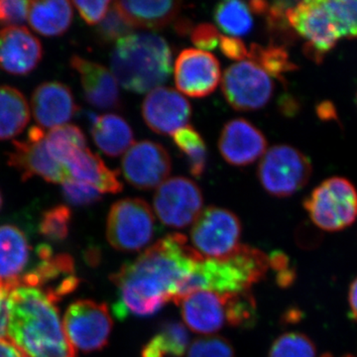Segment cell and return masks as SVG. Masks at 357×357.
Listing matches in <instances>:
<instances>
[{
    "label": "cell",
    "mask_w": 357,
    "mask_h": 357,
    "mask_svg": "<svg viewBox=\"0 0 357 357\" xmlns=\"http://www.w3.org/2000/svg\"><path fill=\"white\" fill-rule=\"evenodd\" d=\"M203 258L183 234L160 239L110 277L119 296L115 317H149L169 302L177 304L195 266Z\"/></svg>",
    "instance_id": "cell-1"
},
{
    "label": "cell",
    "mask_w": 357,
    "mask_h": 357,
    "mask_svg": "<svg viewBox=\"0 0 357 357\" xmlns=\"http://www.w3.org/2000/svg\"><path fill=\"white\" fill-rule=\"evenodd\" d=\"M7 337L22 357H76L66 335L57 302L37 288L9 294Z\"/></svg>",
    "instance_id": "cell-2"
},
{
    "label": "cell",
    "mask_w": 357,
    "mask_h": 357,
    "mask_svg": "<svg viewBox=\"0 0 357 357\" xmlns=\"http://www.w3.org/2000/svg\"><path fill=\"white\" fill-rule=\"evenodd\" d=\"M110 68L122 88L136 93H150L170 77L172 52L159 35L130 34L115 44Z\"/></svg>",
    "instance_id": "cell-3"
},
{
    "label": "cell",
    "mask_w": 357,
    "mask_h": 357,
    "mask_svg": "<svg viewBox=\"0 0 357 357\" xmlns=\"http://www.w3.org/2000/svg\"><path fill=\"white\" fill-rule=\"evenodd\" d=\"M269 269V256L259 249L241 244L234 253L225 257L199 260L183 289L181 299L197 291L217 293L249 291L253 284L266 276Z\"/></svg>",
    "instance_id": "cell-4"
},
{
    "label": "cell",
    "mask_w": 357,
    "mask_h": 357,
    "mask_svg": "<svg viewBox=\"0 0 357 357\" xmlns=\"http://www.w3.org/2000/svg\"><path fill=\"white\" fill-rule=\"evenodd\" d=\"M185 325L192 332L211 335L225 326L248 328L255 326L257 307L249 291L217 293L197 291L178 301Z\"/></svg>",
    "instance_id": "cell-5"
},
{
    "label": "cell",
    "mask_w": 357,
    "mask_h": 357,
    "mask_svg": "<svg viewBox=\"0 0 357 357\" xmlns=\"http://www.w3.org/2000/svg\"><path fill=\"white\" fill-rule=\"evenodd\" d=\"M46 144L56 161L67 169L70 178L95 187L102 194H117L123 185L116 171L110 170L98 154L86 147L82 129L65 124L46 133Z\"/></svg>",
    "instance_id": "cell-6"
},
{
    "label": "cell",
    "mask_w": 357,
    "mask_h": 357,
    "mask_svg": "<svg viewBox=\"0 0 357 357\" xmlns=\"http://www.w3.org/2000/svg\"><path fill=\"white\" fill-rule=\"evenodd\" d=\"M312 222L326 231H340L356 222L357 191L344 178L324 181L304 201Z\"/></svg>",
    "instance_id": "cell-7"
},
{
    "label": "cell",
    "mask_w": 357,
    "mask_h": 357,
    "mask_svg": "<svg viewBox=\"0 0 357 357\" xmlns=\"http://www.w3.org/2000/svg\"><path fill=\"white\" fill-rule=\"evenodd\" d=\"M312 166L306 155L289 145H275L262 157L257 176L263 189L276 198H287L305 187Z\"/></svg>",
    "instance_id": "cell-8"
},
{
    "label": "cell",
    "mask_w": 357,
    "mask_h": 357,
    "mask_svg": "<svg viewBox=\"0 0 357 357\" xmlns=\"http://www.w3.org/2000/svg\"><path fill=\"white\" fill-rule=\"evenodd\" d=\"M155 234L153 211L144 199L126 198L112 204L107 217V237L122 252H138Z\"/></svg>",
    "instance_id": "cell-9"
},
{
    "label": "cell",
    "mask_w": 357,
    "mask_h": 357,
    "mask_svg": "<svg viewBox=\"0 0 357 357\" xmlns=\"http://www.w3.org/2000/svg\"><path fill=\"white\" fill-rule=\"evenodd\" d=\"M288 22L294 33L306 41L305 55L314 62H323L340 40L325 0L297 2L289 10Z\"/></svg>",
    "instance_id": "cell-10"
},
{
    "label": "cell",
    "mask_w": 357,
    "mask_h": 357,
    "mask_svg": "<svg viewBox=\"0 0 357 357\" xmlns=\"http://www.w3.org/2000/svg\"><path fill=\"white\" fill-rule=\"evenodd\" d=\"M243 227L236 213L210 206L202 211L191 230L192 248L204 258H222L241 246Z\"/></svg>",
    "instance_id": "cell-11"
},
{
    "label": "cell",
    "mask_w": 357,
    "mask_h": 357,
    "mask_svg": "<svg viewBox=\"0 0 357 357\" xmlns=\"http://www.w3.org/2000/svg\"><path fill=\"white\" fill-rule=\"evenodd\" d=\"M63 325L75 349L91 352L107 344L114 323L105 303L79 300L68 307Z\"/></svg>",
    "instance_id": "cell-12"
},
{
    "label": "cell",
    "mask_w": 357,
    "mask_h": 357,
    "mask_svg": "<svg viewBox=\"0 0 357 357\" xmlns=\"http://www.w3.org/2000/svg\"><path fill=\"white\" fill-rule=\"evenodd\" d=\"M222 89L232 109L249 112L266 107L273 96L274 84L257 65L243 61L225 70Z\"/></svg>",
    "instance_id": "cell-13"
},
{
    "label": "cell",
    "mask_w": 357,
    "mask_h": 357,
    "mask_svg": "<svg viewBox=\"0 0 357 357\" xmlns=\"http://www.w3.org/2000/svg\"><path fill=\"white\" fill-rule=\"evenodd\" d=\"M203 206L202 190L185 177L167 178L154 195L155 213L160 222L172 229H184L196 222Z\"/></svg>",
    "instance_id": "cell-14"
},
{
    "label": "cell",
    "mask_w": 357,
    "mask_h": 357,
    "mask_svg": "<svg viewBox=\"0 0 357 357\" xmlns=\"http://www.w3.org/2000/svg\"><path fill=\"white\" fill-rule=\"evenodd\" d=\"M8 165L16 169L23 182L34 176L54 184H63L70 178L67 169L52 157L47 148L46 133L39 126L30 128L25 140L13 141Z\"/></svg>",
    "instance_id": "cell-15"
},
{
    "label": "cell",
    "mask_w": 357,
    "mask_h": 357,
    "mask_svg": "<svg viewBox=\"0 0 357 357\" xmlns=\"http://www.w3.org/2000/svg\"><path fill=\"white\" fill-rule=\"evenodd\" d=\"M172 170L168 151L159 143L143 140L134 143L124 154L121 171L128 184L136 189H155L163 184Z\"/></svg>",
    "instance_id": "cell-16"
},
{
    "label": "cell",
    "mask_w": 357,
    "mask_h": 357,
    "mask_svg": "<svg viewBox=\"0 0 357 357\" xmlns=\"http://www.w3.org/2000/svg\"><path fill=\"white\" fill-rule=\"evenodd\" d=\"M174 77L181 93L190 98H203L217 89L222 70L217 57L210 52L185 49L176 60Z\"/></svg>",
    "instance_id": "cell-17"
},
{
    "label": "cell",
    "mask_w": 357,
    "mask_h": 357,
    "mask_svg": "<svg viewBox=\"0 0 357 357\" xmlns=\"http://www.w3.org/2000/svg\"><path fill=\"white\" fill-rule=\"evenodd\" d=\"M142 116L153 132L173 135L189 123L192 105L175 89L160 86L150 91L143 100Z\"/></svg>",
    "instance_id": "cell-18"
},
{
    "label": "cell",
    "mask_w": 357,
    "mask_h": 357,
    "mask_svg": "<svg viewBox=\"0 0 357 357\" xmlns=\"http://www.w3.org/2000/svg\"><path fill=\"white\" fill-rule=\"evenodd\" d=\"M33 248L24 232L13 225H0V290L10 294L22 286L34 267Z\"/></svg>",
    "instance_id": "cell-19"
},
{
    "label": "cell",
    "mask_w": 357,
    "mask_h": 357,
    "mask_svg": "<svg viewBox=\"0 0 357 357\" xmlns=\"http://www.w3.org/2000/svg\"><path fill=\"white\" fill-rule=\"evenodd\" d=\"M266 149L264 134L244 119L227 122L218 138L220 153L232 166L251 165L264 156Z\"/></svg>",
    "instance_id": "cell-20"
},
{
    "label": "cell",
    "mask_w": 357,
    "mask_h": 357,
    "mask_svg": "<svg viewBox=\"0 0 357 357\" xmlns=\"http://www.w3.org/2000/svg\"><path fill=\"white\" fill-rule=\"evenodd\" d=\"M43 57L41 42L23 26L0 30V68L9 74L25 76Z\"/></svg>",
    "instance_id": "cell-21"
},
{
    "label": "cell",
    "mask_w": 357,
    "mask_h": 357,
    "mask_svg": "<svg viewBox=\"0 0 357 357\" xmlns=\"http://www.w3.org/2000/svg\"><path fill=\"white\" fill-rule=\"evenodd\" d=\"M31 109L39 128L51 130L68 124L79 107L69 86L60 82H47L33 91Z\"/></svg>",
    "instance_id": "cell-22"
},
{
    "label": "cell",
    "mask_w": 357,
    "mask_h": 357,
    "mask_svg": "<svg viewBox=\"0 0 357 357\" xmlns=\"http://www.w3.org/2000/svg\"><path fill=\"white\" fill-rule=\"evenodd\" d=\"M70 63L81 77L84 98L89 105L102 110L121 109L119 84L107 68L79 56H73Z\"/></svg>",
    "instance_id": "cell-23"
},
{
    "label": "cell",
    "mask_w": 357,
    "mask_h": 357,
    "mask_svg": "<svg viewBox=\"0 0 357 357\" xmlns=\"http://www.w3.org/2000/svg\"><path fill=\"white\" fill-rule=\"evenodd\" d=\"M114 3L133 29H162L173 22L182 9L180 1L169 0H126Z\"/></svg>",
    "instance_id": "cell-24"
},
{
    "label": "cell",
    "mask_w": 357,
    "mask_h": 357,
    "mask_svg": "<svg viewBox=\"0 0 357 357\" xmlns=\"http://www.w3.org/2000/svg\"><path fill=\"white\" fill-rule=\"evenodd\" d=\"M91 136L98 149L109 157L121 156L134 144L132 128L123 117L114 114L96 116L91 122Z\"/></svg>",
    "instance_id": "cell-25"
},
{
    "label": "cell",
    "mask_w": 357,
    "mask_h": 357,
    "mask_svg": "<svg viewBox=\"0 0 357 357\" xmlns=\"http://www.w3.org/2000/svg\"><path fill=\"white\" fill-rule=\"evenodd\" d=\"M72 2L66 0L30 1L28 22L35 32L43 36H60L72 24Z\"/></svg>",
    "instance_id": "cell-26"
},
{
    "label": "cell",
    "mask_w": 357,
    "mask_h": 357,
    "mask_svg": "<svg viewBox=\"0 0 357 357\" xmlns=\"http://www.w3.org/2000/svg\"><path fill=\"white\" fill-rule=\"evenodd\" d=\"M30 121L25 96L13 86H0V140L20 135Z\"/></svg>",
    "instance_id": "cell-27"
},
{
    "label": "cell",
    "mask_w": 357,
    "mask_h": 357,
    "mask_svg": "<svg viewBox=\"0 0 357 357\" xmlns=\"http://www.w3.org/2000/svg\"><path fill=\"white\" fill-rule=\"evenodd\" d=\"M189 333L178 321H167L144 345L142 357H182L189 349Z\"/></svg>",
    "instance_id": "cell-28"
},
{
    "label": "cell",
    "mask_w": 357,
    "mask_h": 357,
    "mask_svg": "<svg viewBox=\"0 0 357 357\" xmlns=\"http://www.w3.org/2000/svg\"><path fill=\"white\" fill-rule=\"evenodd\" d=\"M248 58L268 76L270 75L284 84H286L285 75L297 70V66L290 60L285 47L279 44L271 43L268 46L251 44Z\"/></svg>",
    "instance_id": "cell-29"
},
{
    "label": "cell",
    "mask_w": 357,
    "mask_h": 357,
    "mask_svg": "<svg viewBox=\"0 0 357 357\" xmlns=\"http://www.w3.org/2000/svg\"><path fill=\"white\" fill-rule=\"evenodd\" d=\"M213 18L220 30L230 37L248 35L253 28V18L248 4L236 0L220 2L215 7Z\"/></svg>",
    "instance_id": "cell-30"
},
{
    "label": "cell",
    "mask_w": 357,
    "mask_h": 357,
    "mask_svg": "<svg viewBox=\"0 0 357 357\" xmlns=\"http://www.w3.org/2000/svg\"><path fill=\"white\" fill-rule=\"evenodd\" d=\"M173 140L184 155L192 177L201 178L208 161L206 143L201 134L192 126H187L173 134Z\"/></svg>",
    "instance_id": "cell-31"
},
{
    "label": "cell",
    "mask_w": 357,
    "mask_h": 357,
    "mask_svg": "<svg viewBox=\"0 0 357 357\" xmlns=\"http://www.w3.org/2000/svg\"><path fill=\"white\" fill-rule=\"evenodd\" d=\"M297 2L293 1H250L251 13L265 18L268 33L278 39H291L294 31L288 22V13Z\"/></svg>",
    "instance_id": "cell-32"
},
{
    "label": "cell",
    "mask_w": 357,
    "mask_h": 357,
    "mask_svg": "<svg viewBox=\"0 0 357 357\" xmlns=\"http://www.w3.org/2000/svg\"><path fill=\"white\" fill-rule=\"evenodd\" d=\"M340 39H357V0H325Z\"/></svg>",
    "instance_id": "cell-33"
},
{
    "label": "cell",
    "mask_w": 357,
    "mask_h": 357,
    "mask_svg": "<svg viewBox=\"0 0 357 357\" xmlns=\"http://www.w3.org/2000/svg\"><path fill=\"white\" fill-rule=\"evenodd\" d=\"M269 357H318L314 342L301 333L280 335L272 344Z\"/></svg>",
    "instance_id": "cell-34"
},
{
    "label": "cell",
    "mask_w": 357,
    "mask_h": 357,
    "mask_svg": "<svg viewBox=\"0 0 357 357\" xmlns=\"http://www.w3.org/2000/svg\"><path fill=\"white\" fill-rule=\"evenodd\" d=\"M72 211L69 206L60 204L45 211L40 220V234L51 241H62L69 234Z\"/></svg>",
    "instance_id": "cell-35"
},
{
    "label": "cell",
    "mask_w": 357,
    "mask_h": 357,
    "mask_svg": "<svg viewBox=\"0 0 357 357\" xmlns=\"http://www.w3.org/2000/svg\"><path fill=\"white\" fill-rule=\"evenodd\" d=\"M112 6V8L109 9L107 15L96 28V36L103 44L117 42L123 37L130 35L133 30L114 3Z\"/></svg>",
    "instance_id": "cell-36"
},
{
    "label": "cell",
    "mask_w": 357,
    "mask_h": 357,
    "mask_svg": "<svg viewBox=\"0 0 357 357\" xmlns=\"http://www.w3.org/2000/svg\"><path fill=\"white\" fill-rule=\"evenodd\" d=\"M188 357H234V349L227 338L211 335L195 340L188 349Z\"/></svg>",
    "instance_id": "cell-37"
},
{
    "label": "cell",
    "mask_w": 357,
    "mask_h": 357,
    "mask_svg": "<svg viewBox=\"0 0 357 357\" xmlns=\"http://www.w3.org/2000/svg\"><path fill=\"white\" fill-rule=\"evenodd\" d=\"M63 196L73 206H86L98 203L102 199V192L93 185L69 178L62 184Z\"/></svg>",
    "instance_id": "cell-38"
},
{
    "label": "cell",
    "mask_w": 357,
    "mask_h": 357,
    "mask_svg": "<svg viewBox=\"0 0 357 357\" xmlns=\"http://www.w3.org/2000/svg\"><path fill=\"white\" fill-rule=\"evenodd\" d=\"M30 1L0 0V24L18 26L25 22L29 13Z\"/></svg>",
    "instance_id": "cell-39"
},
{
    "label": "cell",
    "mask_w": 357,
    "mask_h": 357,
    "mask_svg": "<svg viewBox=\"0 0 357 357\" xmlns=\"http://www.w3.org/2000/svg\"><path fill=\"white\" fill-rule=\"evenodd\" d=\"M220 38L222 35L218 33L217 27L211 23H201L191 32L192 44L202 51L215 50L220 46Z\"/></svg>",
    "instance_id": "cell-40"
},
{
    "label": "cell",
    "mask_w": 357,
    "mask_h": 357,
    "mask_svg": "<svg viewBox=\"0 0 357 357\" xmlns=\"http://www.w3.org/2000/svg\"><path fill=\"white\" fill-rule=\"evenodd\" d=\"M73 6L76 7L79 15L89 25H96L107 15L112 2L109 0L103 1H73Z\"/></svg>",
    "instance_id": "cell-41"
},
{
    "label": "cell",
    "mask_w": 357,
    "mask_h": 357,
    "mask_svg": "<svg viewBox=\"0 0 357 357\" xmlns=\"http://www.w3.org/2000/svg\"><path fill=\"white\" fill-rule=\"evenodd\" d=\"M270 268L276 273L277 283L281 287L292 285L296 278L295 270L291 266L290 260L285 253H272L269 256Z\"/></svg>",
    "instance_id": "cell-42"
},
{
    "label": "cell",
    "mask_w": 357,
    "mask_h": 357,
    "mask_svg": "<svg viewBox=\"0 0 357 357\" xmlns=\"http://www.w3.org/2000/svg\"><path fill=\"white\" fill-rule=\"evenodd\" d=\"M220 51L225 57L234 61L243 62L248 57V50L245 44L239 38L230 36H222L220 41Z\"/></svg>",
    "instance_id": "cell-43"
},
{
    "label": "cell",
    "mask_w": 357,
    "mask_h": 357,
    "mask_svg": "<svg viewBox=\"0 0 357 357\" xmlns=\"http://www.w3.org/2000/svg\"><path fill=\"white\" fill-rule=\"evenodd\" d=\"M9 294L0 290V338L7 337L9 323Z\"/></svg>",
    "instance_id": "cell-44"
},
{
    "label": "cell",
    "mask_w": 357,
    "mask_h": 357,
    "mask_svg": "<svg viewBox=\"0 0 357 357\" xmlns=\"http://www.w3.org/2000/svg\"><path fill=\"white\" fill-rule=\"evenodd\" d=\"M349 318L357 321V276L349 286Z\"/></svg>",
    "instance_id": "cell-45"
},
{
    "label": "cell",
    "mask_w": 357,
    "mask_h": 357,
    "mask_svg": "<svg viewBox=\"0 0 357 357\" xmlns=\"http://www.w3.org/2000/svg\"><path fill=\"white\" fill-rule=\"evenodd\" d=\"M0 357H22L8 337L0 338Z\"/></svg>",
    "instance_id": "cell-46"
},
{
    "label": "cell",
    "mask_w": 357,
    "mask_h": 357,
    "mask_svg": "<svg viewBox=\"0 0 357 357\" xmlns=\"http://www.w3.org/2000/svg\"><path fill=\"white\" fill-rule=\"evenodd\" d=\"M176 29L178 34L185 35L187 34L188 32H192V24L189 20H180L176 25Z\"/></svg>",
    "instance_id": "cell-47"
},
{
    "label": "cell",
    "mask_w": 357,
    "mask_h": 357,
    "mask_svg": "<svg viewBox=\"0 0 357 357\" xmlns=\"http://www.w3.org/2000/svg\"><path fill=\"white\" fill-rule=\"evenodd\" d=\"M321 357H333L332 356V354H323V356H321ZM342 357H354V356H342Z\"/></svg>",
    "instance_id": "cell-48"
},
{
    "label": "cell",
    "mask_w": 357,
    "mask_h": 357,
    "mask_svg": "<svg viewBox=\"0 0 357 357\" xmlns=\"http://www.w3.org/2000/svg\"><path fill=\"white\" fill-rule=\"evenodd\" d=\"M2 206V197H1V192H0V208H1Z\"/></svg>",
    "instance_id": "cell-49"
}]
</instances>
